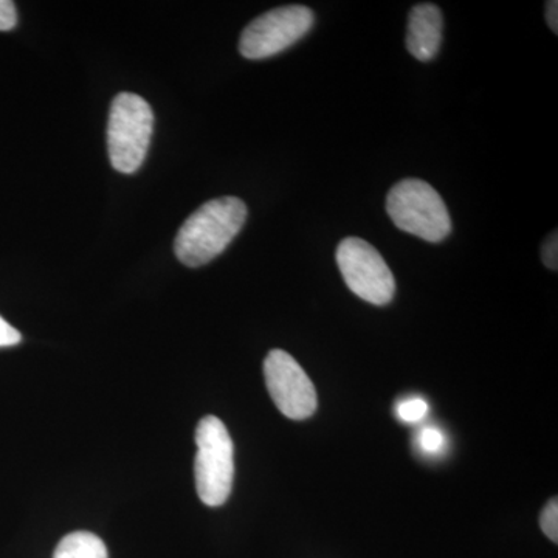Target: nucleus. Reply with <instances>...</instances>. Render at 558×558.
<instances>
[{"mask_svg": "<svg viewBox=\"0 0 558 558\" xmlns=\"http://www.w3.org/2000/svg\"><path fill=\"white\" fill-rule=\"evenodd\" d=\"M543 263L546 264L549 270L557 271L558 269V238L557 231H553L546 238L545 244L542 247Z\"/></svg>", "mask_w": 558, "mask_h": 558, "instance_id": "nucleus-13", "label": "nucleus"}, {"mask_svg": "<svg viewBox=\"0 0 558 558\" xmlns=\"http://www.w3.org/2000/svg\"><path fill=\"white\" fill-rule=\"evenodd\" d=\"M154 130V113L145 98L123 92L110 106L108 149L112 167L132 174L148 154Z\"/></svg>", "mask_w": 558, "mask_h": 558, "instance_id": "nucleus-4", "label": "nucleus"}, {"mask_svg": "<svg viewBox=\"0 0 558 558\" xmlns=\"http://www.w3.org/2000/svg\"><path fill=\"white\" fill-rule=\"evenodd\" d=\"M194 461L197 495L209 508H219L230 498L234 480V447L226 424L216 416L202 417L196 428Z\"/></svg>", "mask_w": 558, "mask_h": 558, "instance_id": "nucleus-3", "label": "nucleus"}, {"mask_svg": "<svg viewBox=\"0 0 558 558\" xmlns=\"http://www.w3.org/2000/svg\"><path fill=\"white\" fill-rule=\"evenodd\" d=\"M387 211L395 226L427 242H440L451 233L449 208L438 191L421 179L396 183L387 196Z\"/></svg>", "mask_w": 558, "mask_h": 558, "instance_id": "nucleus-2", "label": "nucleus"}, {"mask_svg": "<svg viewBox=\"0 0 558 558\" xmlns=\"http://www.w3.org/2000/svg\"><path fill=\"white\" fill-rule=\"evenodd\" d=\"M428 413V403L424 399L413 398L400 403L398 409L399 417L403 422L422 421Z\"/></svg>", "mask_w": 558, "mask_h": 558, "instance_id": "nucleus-10", "label": "nucleus"}, {"mask_svg": "<svg viewBox=\"0 0 558 558\" xmlns=\"http://www.w3.org/2000/svg\"><path fill=\"white\" fill-rule=\"evenodd\" d=\"M247 213V205L240 197H219L202 205L175 236L174 252L180 263L201 267L218 258L240 234Z\"/></svg>", "mask_w": 558, "mask_h": 558, "instance_id": "nucleus-1", "label": "nucleus"}, {"mask_svg": "<svg viewBox=\"0 0 558 558\" xmlns=\"http://www.w3.org/2000/svg\"><path fill=\"white\" fill-rule=\"evenodd\" d=\"M539 524H542L543 532L546 537L553 539L554 543L558 542V501L557 498L550 499L546 508L543 509L542 517H539Z\"/></svg>", "mask_w": 558, "mask_h": 558, "instance_id": "nucleus-11", "label": "nucleus"}, {"mask_svg": "<svg viewBox=\"0 0 558 558\" xmlns=\"http://www.w3.org/2000/svg\"><path fill=\"white\" fill-rule=\"evenodd\" d=\"M418 446L425 453L436 454L446 446V438L438 428L427 427L418 435Z\"/></svg>", "mask_w": 558, "mask_h": 558, "instance_id": "nucleus-12", "label": "nucleus"}, {"mask_svg": "<svg viewBox=\"0 0 558 558\" xmlns=\"http://www.w3.org/2000/svg\"><path fill=\"white\" fill-rule=\"evenodd\" d=\"M22 336L20 330L13 328L5 318L0 315V348L14 347L20 344Z\"/></svg>", "mask_w": 558, "mask_h": 558, "instance_id": "nucleus-15", "label": "nucleus"}, {"mask_svg": "<svg viewBox=\"0 0 558 558\" xmlns=\"http://www.w3.org/2000/svg\"><path fill=\"white\" fill-rule=\"evenodd\" d=\"M546 21H548V25L550 31L554 32V35H558V2L557 0H549L546 3Z\"/></svg>", "mask_w": 558, "mask_h": 558, "instance_id": "nucleus-16", "label": "nucleus"}, {"mask_svg": "<svg viewBox=\"0 0 558 558\" xmlns=\"http://www.w3.org/2000/svg\"><path fill=\"white\" fill-rule=\"evenodd\" d=\"M442 27V13L435 3H417L410 11L407 49L417 61H432L438 54Z\"/></svg>", "mask_w": 558, "mask_h": 558, "instance_id": "nucleus-8", "label": "nucleus"}, {"mask_svg": "<svg viewBox=\"0 0 558 558\" xmlns=\"http://www.w3.org/2000/svg\"><path fill=\"white\" fill-rule=\"evenodd\" d=\"M17 24L16 5L10 0H0V32L13 31Z\"/></svg>", "mask_w": 558, "mask_h": 558, "instance_id": "nucleus-14", "label": "nucleus"}, {"mask_svg": "<svg viewBox=\"0 0 558 558\" xmlns=\"http://www.w3.org/2000/svg\"><path fill=\"white\" fill-rule=\"evenodd\" d=\"M314 11L304 5H286L267 11L250 22L242 32L241 54L247 60L275 57L304 38L314 27Z\"/></svg>", "mask_w": 558, "mask_h": 558, "instance_id": "nucleus-6", "label": "nucleus"}, {"mask_svg": "<svg viewBox=\"0 0 558 558\" xmlns=\"http://www.w3.org/2000/svg\"><path fill=\"white\" fill-rule=\"evenodd\" d=\"M264 377L277 409L292 421H304L317 411V389L299 362L281 349L264 360Z\"/></svg>", "mask_w": 558, "mask_h": 558, "instance_id": "nucleus-7", "label": "nucleus"}, {"mask_svg": "<svg viewBox=\"0 0 558 558\" xmlns=\"http://www.w3.org/2000/svg\"><path fill=\"white\" fill-rule=\"evenodd\" d=\"M53 558H109V554L100 537L78 531L61 539Z\"/></svg>", "mask_w": 558, "mask_h": 558, "instance_id": "nucleus-9", "label": "nucleus"}, {"mask_svg": "<svg viewBox=\"0 0 558 558\" xmlns=\"http://www.w3.org/2000/svg\"><path fill=\"white\" fill-rule=\"evenodd\" d=\"M336 258L341 277L359 299L374 306H385L395 299V275L369 242L347 238L337 247Z\"/></svg>", "mask_w": 558, "mask_h": 558, "instance_id": "nucleus-5", "label": "nucleus"}]
</instances>
